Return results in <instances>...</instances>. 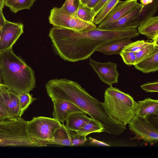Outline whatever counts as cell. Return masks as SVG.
Returning <instances> with one entry per match:
<instances>
[{"mask_svg": "<svg viewBox=\"0 0 158 158\" xmlns=\"http://www.w3.org/2000/svg\"><path fill=\"white\" fill-rule=\"evenodd\" d=\"M76 16L82 20L93 23L96 15L93 8L81 2L77 11Z\"/></svg>", "mask_w": 158, "mask_h": 158, "instance_id": "24", "label": "cell"}, {"mask_svg": "<svg viewBox=\"0 0 158 158\" xmlns=\"http://www.w3.org/2000/svg\"><path fill=\"white\" fill-rule=\"evenodd\" d=\"M137 0H119L97 27L102 29L128 13L138 4Z\"/></svg>", "mask_w": 158, "mask_h": 158, "instance_id": "10", "label": "cell"}, {"mask_svg": "<svg viewBox=\"0 0 158 158\" xmlns=\"http://www.w3.org/2000/svg\"><path fill=\"white\" fill-rule=\"evenodd\" d=\"M143 6L142 3H138L128 13L102 30L119 31L135 29L132 25V21L140 12Z\"/></svg>", "mask_w": 158, "mask_h": 158, "instance_id": "13", "label": "cell"}, {"mask_svg": "<svg viewBox=\"0 0 158 158\" xmlns=\"http://www.w3.org/2000/svg\"><path fill=\"white\" fill-rule=\"evenodd\" d=\"M98 0H81L82 2L87 6L93 8Z\"/></svg>", "mask_w": 158, "mask_h": 158, "instance_id": "34", "label": "cell"}, {"mask_svg": "<svg viewBox=\"0 0 158 158\" xmlns=\"http://www.w3.org/2000/svg\"><path fill=\"white\" fill-rule=\"evenodd\" d=\"M45 88L52 100L60 99L73 103L100 123L105 132L117 135L121 130L122 126L114 123L106 113L102 103L77 82L65 78L55 79L49 80Z\"/></svg>", "mask_w": 158, "mask_h": 158, "instance_id": "1", "label": "cell"}, {"mask_svg": "<svg viewBox=\"0 0 158 158\" xmlns=\"http://www.w3.org/2000/svg\"><path fill=\"white\" fill-rule=\"evenodd\" d=\"M61 123L52 118L39 116L27 121L26 131L29 138L40 147L52 144L53 135Z\"/></svg>", "mask_w": 158, "mask_h": 158, "instance_id": "5", "label": "cell"}, {"mask_svg": "<svg viewBox=\"0 0 158 158\" xmlns=\"http://www.w3.org/2000/svg\"><path fill=\"white\" fill-rule=\"evenodd\" d=\"M11 118L0 102V120Z\"/></svg>", "mask_w": 158, "mask_h": 158, "instance_id": "33", "label": "cell"}, {"mask_svg": "<svg viewBox=\"0 0 158 158\" xmlns=\"http://www.w3.org/2000/svg\"><path fill=\"white\" fill-rule=\"evenodd\" d=\"M139 33L145 35L153 41L158 43V16H153L138 27Z\"/></svg>", "mask_w": 158, "mask_h": 158, "instance_id": "16", "label": "cell"}, {"mask_svg": "<svg viewBox=\"0 0 158 158\" xmlns=\"http://www.w3.org/2000/svg\"><path fill=\"white\" fill-rule=\"evenodd\" d=\"M2 83H3L2 82V78L1 75V73L0 72V84H2Z\"/></svg>", "mask_w": 158, "mask_h": 158, "instance_id": "40", "label": "cell"}, {"mask_svg": "<svg viewBox=\"0 0 158 158\" xmlns=\"http://www.w3.org/2000/svg\"><path fill=\"white\" fill-rule=\"evenodd\" d=\"M158 0H153L151 3L143 5L140 12L132 21V24L135 29L153 16L157 10Z\"/></svg>", "mask_w": 158, "mask_h": 158, "instance_id": "17", "label": "cell"}, {"mask_svg": "<svg viewBox=\"0 0 158 158\" xmlns=\"http://www.w3.org/2000/svg\"><path fill=\"white\" fill-rule=\"evenodd\" d=\"M140 87L143 89L147 92H155L158 91L157 81L144 84L141 85Z\"/></svg>", "mask_w": 158, "mask_h": 158, "instance_id": "31", "label": "cell"}, {"mask_svg": "<svg viewBox=\"0 0 158 158\" xmlns=\"http://www.w3.org/2000/svg\"><path fill=\"white\" fill-rule=\"evenodd\" d=\"M0 72L3 83L11 91L29 93L36 86L34 72L12 48L0 52Z\"/></svg>", "mask_w": 158, "mask_h": 158, "instance_id": "2", "label": "cell"}, {"mask_svg": "<svg viewBox=\"0 0 158 158\" xmlns=\"http://www.w3.org/2000/svg\"><path fill=\"white\" fill-rule=\"evenodd\" d=\"M158 47V43L152 41L145 46L139 52H135L136 64L148 58L152 55L156 48Z\"/></svg>", "mask_w": 158, "mask_h": 158, "instance_id": "25", "label": "cell"}, {"mask_svg": "<svg viewBox=\"0 0 158 158\" xmlns=\"http://www.w3.org/2000/svg\"><path fill=\"white\" fill-rule=\"evenodd\" d=\"M135 68L144 73L155 72L158 70V47L151 55L136 63Z\"/></svg>", "mask_w": 158, "mask_h": 158, "instance_id": "18", "label": "cell"}, {"mask_svg": "<svg viewBox=\"0 0 158 158\" xmlns=\"http://www.w3.org/2000/svg\"><path fill=\"white\" fill-rule=\"evenodd\" d=\"M35 0H5L4 5L15 13L24 10L29 9Z\"/></svg>", "mask_w": 158, "mask_h": 158, "instance_id": "21", "label": "cell"}, {"mask_svg": "<svg viewBox=\"0 0 158 158\" xmlns=\"http://www.w3.org/2000/svg\"><path fill=\"white\" fill-rule=\"evenodd\" d=\"M152 41L143 40H138L132 42L125 46L123 50L136 52L139 51L146 45L151 43Z\"/></svg>", "mask_w": 158, "mask_h": 158, "instance_id": "28", "label": "cell"}, {"mask_svg": "<svg viewBox=\"0 0 158 158\" xmlns=\"http://www.w3.org/2000/svg\"><path fill=\"white\" fill-rule=\"evenodd\" d=\"M153 0H140V3L143 5H146L152 3Z\"/></svg>", "mask_w": 158, "mask_h": 158, "instance_id": "37", "label": "cell"}, {"mask_svg": "<svg viewBox=\"0 0 158 158\" xmlns=\"http://www.w3.org/2000/svg\"><path fill=\"white\" fill-rule=\"evenodd\" d=\"M102 132H105L103 127L100 123L91 118L89 122L76 132L79 135L87 136L92 133Z\"/></svg>", "mask_w": 158, "mask_h": 158, "instance_id": "23", "label": "cell"}, {"mask_svg": "<svg viewBox=\"0 0 158 158\" xmlns=\"http://www.w3.org/2000/svg\"><path fill=\"white\" fill-rule=\"evenodd\" d=\"M0 102L11 118L21 117L19 94L6 89L0 94Z\"/></svg>", "mask_w": 158, "mask_h": 158, "instance_id": "12", "label": "cell"}, {"mask_svg": "<svg viewBox=\"0 0 158 158\" xmlns=\"http://www.w3.org/2000/svg\"><path fill=\"white\" fill-rule=\"evenodd\" d=\"M5 0H0V8L2 10L4 6Z\"/></svg>", "mask_w": 158, "mask_h": 158, "instance_id": "39", "label": "cell"}, {"mask_svg": "<svg viewBox=\"0 0 158 158\" xmlns=\"http://www.w3.org/2000/svg\"><path fill=\"white\" fill-rule=\"evenodd\" d=\"M6 89V86L3 83L0 84V94Z\"/></svg>", "mask_w": 158, "mask_h": 158, "instance_id": "38", "label": "cell"}, {"mask_svg": "<svg viewBox=\"0 0 158 158\" xmlns=\"http://www.w3.org/2000/svg\"><path fill=\"white\" fill-rule=\"evenodd\" d=\"M108 0H98L93 8L95 15L98 13L105 4Z\"/></svg>", "mask_w": 158, "mask_h": 158, "instance_id": "32", "label": "cell"}, {"mask_svg": "<svg viewBox=\"0 0 158 158\" xmlns=\"http://www.w3.org/2000/svg\"><path fill=\"white\" fill-rule=\"evenodd\" d=\"M89 64L98 74L100 80L110 86L117 83L119 74L117 70V64L109 61L99 62L89 58Z\"/></svg>", "mask_w": 158, "mask_h": 158, "instance_id": "9", "label": "cell"}, {"mask_svg": "<svg viewBox=\"0 0 158 158\" xmlns=\"http://www.w3.org/2000/svg\"><path fill=\"white\" fill-rule=\"evenodd\" d=\"M19 94V103L21 110L20 116L28 109L29 106L36 99L32 97V95L29 93H23Z\"/></svg>", "mask_w": 158, "mask_h": 158, "instance_id": "26", "label": "cell"}, {"mask_svg": "<svg viewBox=\"0 0 158 158\" xmlns=\"http://www.w3.org/2000/svg\"><path fill=\"white\" fill-rule=\"evenodd\" d=\"M119 54L124 63L127 65L129 66L134 65L135 64L136 61L135 52L123 50Z\"/></svg>", "mask_w": 158, "mask_h": 158, "instance_id": "29", "label": "cell"}, {"mask_svg": "<svg viewBox=\"0 0 158 158\" xmlns=\"http://www.w3.org/2000/svg\"><path fill=\"white\" fill-rule=\"evenodd\" d=\"M81 2V0H65L60 8L67 13L77 16V11Z\"/></svg>", "mask_w": 158, "mask_h": 158, "instance_id": "27", "label": "cell"}, {"mask_svg": "<svg viewBox=\"0 0 158 158\" xmlns=\"http://www.w3.org/2000/svg\"><path fill=\"white\" fill-rule=\"evenodd\" d=\"M104 98L105 112L115 124L126 126L135 116L137 102L129 94L111 86L106 90Z\"/></svg>", "mask_w": 158, "mask_h": 158, "instance_id": "3", "label": "cell"}, {"mask_svg": "<svg viewBox=\"0 0 158 158\" xmlns=\"http://www.w3.org/2000/svg\"><path fill=\"white\" fill-rule=\"evenodd\" d=\"M6 20L3 14L2 10L0 8V34L2 28Z\"/></svg>", "mask_w": 158, "mask_h": 158, "instance_id": "35", "label": "cell"}, {"mask_svg": "<svg viewBox=\"0 0 158 158\" xmlns=\"http://www.w3.org/2000/svg\"><path fill=\"white\" fill-rule=\"evenodd\" d=\"M131 38L116 40L102 44L96 50L106 55L119 54L124 47L133 41Z\"/></svg>", "mask_w": 158, "mask_h": 158, "instance_id": "15", "label": "cell"}, {"mask_svg": "<svg viewBox=\"0 0 158 158\" xmlns=\"http://www.w3.org/2000/svg\"><path fill=\"white\" fill-rule=\"evenodd\" d=\"M120 0H108L95 17L93 23H100L106 18Z\"/></svg>", "mask_w": 158, "mask_h": 158, "instance_id": "22", "label": "cell"}, {"mask_svg": "<svg viewBox=\"0 0 158 158\" xmlns=\"http://www.w3.org/2000/svg\"><path fill=\"white\" fill-rule=\"evenodd\" d=\"M89 139L91 141V143L93 144H94L99 145H104L105 146H110L109 145L106 144L102 142H100L90 137H89Z\"/></svg>", "mask_w": 158, "mask_h": 158, "instance_id": "36", "label": "cell"}, {"mask_svg": "<svg viewBox=\"0 0 158 158\" xmlns=\"http://www.w3.org/2000/svg\"><path fill=\"white\" fill-rule=\"evenodd\" d=\"M23 32V24L6 20L0 34V52L12 48Z\"/></svg>", "mask_w": 158, "mask_h": 158, "instance_id": "8", "label": "cell"}, {"mask_svg": "<svg viewBox=\"0 0 158 158\" xmlns=\"http://www.w3.org/2000/svg\"><path fill=\"white\" fill-rule=\"evenodd\" d=\"M49 20L54 26L78 32L85 31L97 27L94 23L82 20L60 8L54 7L51 10Z\"/></svg>", "mask_w": 158, "mask_h": 158, "instance_id": "6", "label": "cell"}, {"mask_svg": "<svg viewBox=\"0 0 158 158\" xmlns=\"http://www.w3.org/2000/svg\"><path fill=\"white\" fill-rule=\"evenodd\" d=\"M53 103V118L64 123L68 117L74 113L84 112L76 105L69 101L56 99L52 100Z\"/></svg>", "mask_w": 158, "mask_h": 158, "instance_id": "11", "label": "cell"}, {"mask_svg": "<svg viewBox=\"0 0 158 158\" xmlns=\"http://www.w3.org/2000/svg\"><path fill=\"white\" fill-rule=\"evenodd\" d=\"M27 122L21 117L0 120V146L40 147L28 137Z\"/></svg>", "mask_w": 158, "mask_h": 158, "instance_id": "4", "label": "cell"}, {"mask_svg": "<svg viewBox=\"0 0 158 158\" xmlns=\"http://www.w3.org/2000/svg\"><path fill=\"white\" fill-rule=\"evenodd\" d=\"M136 115L147 119L152 115H158V100L147 98L138 101Z\"/></svg>", "mask_w": 158, "mask_h": 158, "instance_id": "14", "label": "cell"}, {"mask_svg": "<svg viewBox=\"0 0 158 158\" xmlns=\"http://www.w3.org/2000/svg\"><path fill=\"white\" fill-rule=\"evenodd\" d=\"M87 114L84 111L70 114L66 120V124L65 126L70 130L77 131L91 119L87 117Z\"/></svg>", "mask_w": 158, "mask_h": 158, "instance_id": "19", "label": "cell"}, {"mask_svg": "<svg viewBox=\"0 0 158 158\" xmlns=\"http://www.w3.org/2000/svg\"><path fill=\"white\" fill-rule=\"evenodd\" d=\"M130 130L135 135L131 139H141L153 145L158 142V130L148 119L136 115L128 123Z\"/></svg>", "mask_w": 158, "mask_h": 158, "instance_id": "7", "label": "cell"}, {"mask_svg": "<svg viewBox=\"0 0 158 158\" xmlns=\"http://www.w3.org/2000/svg\"><path fill=\"white\" fill-rule=\"evenodd\" d=\"M53 138L52 144L72 146L69 130L64 123L56 130L53 134Z\"/></svg>", "mask_w": 158, "mask_h": 158, "instance_id": "20", "label": "cell"}, {"mask_svg": "<svg viewBox=\"0 0 158 158\" xmlns=\"http://www.w3.org/2000/svg\"><path fill=\"white\" fill-rule=\"evenodd\" d=\"M69 133L72 146L83 145L87 140L86 135H79L70 130Z\"/></svg>", "mask_w": 158, "mask_h": 158, "instance_id": "30", "label": "cell"}]
</instances>
